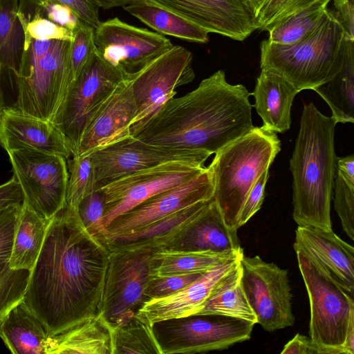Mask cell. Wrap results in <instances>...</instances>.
Returning <instances> with one entry per match:
<instances>
[{
  "mask_svg": "<svg viewBox=\"0 0 354 354\" xmlns=\"http://www.w3.org/2000/svg\"><path fill=\"white\" fill-rule=\"evenodd\" d=\"M50 219L40 216L22 202L8 263L10 268L29 272L32 269L41 252Z\"/></svg>",
  "mask_w": 354,
  "mask_h": 354,
  "instance_id": "28",
  "label": "cell"
},
{
  "mask_svg": "<svg viewBox=\"0 0 354 354\" xmlns=\"http://www.w3.org/2000/svg\"><path fill=\"white\" fill-rule=\"evenodd\" d=\"M37 6L45 3H59L71 8L80 20L94 29L100 24L99 8L89 0H31Z\"/></svg>",
  "mask_w": 354,
  "mask_h": 354,
  "instance_id": "46",
  "label": "cell"
},
{
  "mask_svg": "<svg viewBox=\"0 0 354 354\" xmlns=\"http://www.w3.org/2000/svg\"><path fill=\"white\" fill-rule=\"evenodd\" d=\"M99 9L107 10L116 7H124L138 0H89Z\"/></svg>",
  "mask_w": 354,
  "mask_h": 354,
  "instance_id": "51",
  "label": "cell"
},
{
  "mask_svg": "<svg viewBox=\"0 0 354 354\" xmlns=\"http://www.w3.org/2000/svg\"><path fill=\"white\" fill-rule=\"evenodd\" d=\"M0 1H1V0H0Z\"/></svg>",
  "mask_w": 354,
  "mask_h": 354,
  "instance_id": "53",
  "label": "cell"
},
{
  "mask_svg": "<svg viewBox=\"0 0 354 354\" xmlns=\"http://www.w3.org/2000/svg\"><path fill=\"white\" fill-rule=\"evenodd\" d=\"M328 10L327 5H317L292 15L268 31V41L289 46L304 39L324 21Z\"/></svg>",
  "mask_w": 354,
  "mask_h": 354,
  "instance_id": "34",
  "label": "cell"
},
{
  "mask_svg": "<svg viewBox=\"0 0 354 354\" xmlns=\"http://www.w3.org/2000/svg\"><path fill=\"white\" fill-rule=\"evenodd\" d=\"M205 165L171 160L113 179L97 189L105 194L102 223L105 228L119 215L147 198L176 187L199 174Z\"/></svg>",
  "mask_w": 354,
  "mask_h": 354,
  "instance_id": "14",
  "label": "cell"
},
{
  "mask_svg": "<svg viewBox=\"0 0 354 354\" xmlns=\"http://www.w3.org/2000/svg\"><path fill=\"white\" fill-rule=\"evenodd\" d=\"M243 254L203 273L196 281L170 295L148 299L136 315L152 326L159 321L197 314L213 290L239 266Z\"/></svg>",
  "mask_w": 354,
  "mask_h": 354,
  "instance_id": "20",
  "label": "cell"
},
{
  "mask_svg": "<svg viewBox=\"0 0 354 354\" xmlns=\"http://www.w3.org/2000/svg\"><path fill=\"white\" fill-rule=\"evenodd\" d=\"M68 160V180L66 205L77 211L80 202L97 189L93 166L89 156Z\"/></svg>",
  "mask_w": 354,
  "mask_h": 354,
  "instance_id": "38",
  "label": "cell"
},
{
  "mask_svg": "<svg viewBox=\"0 0 354 354\" xmlns=\"http://www.w3.org/2000/svg\"><path fill=\"white\" fill-rule=\"evenodd\" d=\"M333 15L344 28L349 39L354 41V0H332Z\"/></svg>",
  "mask_w": 354,
  "mask_h": 354,
  "instance_id": "48",
  "label": "cell"
},
{
  "mask_svg": "<svg viewBox=\"0 0 354 354\" xmlns=\"http://www.w3.org/2000/svg\"><path fill=\"white\" fill-rule=\"evenodd\" d=\"M112 333L98 314L47 338L45 354H112Z\"/></svg>",
  "mask_w": 354,
  "mask_h": 354,
  "instance_id": "26",
  "label": "cell"
},
{
  "mask_svg": "<svg viewBox=\"0 0 354 354\" xmlns=\"http://www.w3.org/2000/svg\"><path fill=\"white\" fill-rule=\"evenodd\" d=\"M21 204L0 209V271L8 265Z\"/></svg>",
  "mask_w": 354,
  "mask_h": 354,
  "instance_id": "44",
  "label": "cell"
},
{
  "mask_svg": "<svg viewBox=\"0 0 354 354\" xmlns=\"http://www.w3.org/2000/svg\"><path fill=\"white\" fill-rule=\"evenodd\" d=\"M130 74L109 64L95 50L50 121L64 136L72 156L90 120Z\"/></svg>",
  "mask_w": 354,
  "mask_h": 354,
  "instance_id": "8",
  "label": "cell"
},
{
  "mask_svg": "<svg viewBox=\"0 0 354 354\" xmlns=\"http://www.w3.org/2000/svg\"><path fill=\"white\" fill-rule=\"evenodd\" d=\"M293 247L315 259L354 294V248L333 230L298 225Z\"/></svg>",
  "mask_w": 354,
  "mask_h": 354,
  "instance_id": "22",
  "label": "cell"
},
{
  "mask_svg": "<svg viewBox=\"0 0 354 354\" xmlns=\"http://www.w3.org/2000/svg\"><path fill=\"white\" fill-rule=\"evenodd\" d=\"M192 60L189 50L181 46H173L131 73V90L136 106L131 127L132 136L162 104L175 97L178 87L194 80Z\"/></svg>",
  "mask_w": 354,
  "mask_h": 354,
  "instance_id": "12",
  "label": "cell"
},
{
  "mask_svg": "<svg viewBox=\"0 0 354 354\" xmlns=\"http://www.w3.org/2000/svg\"><path fill=\"white\" fill-rule=\"evenodd\" d=\"M268 171L269 169L266 170L260 176L247 196L239 216V228L245 225L261 209L269 177Z\"/></svg>",
  "mask_w": 354,
  "mask_h": 354,
  "instance_id": "45",
  "label": "cell"
},
{
  "mask_svg": "<svg viewBox=\"0 0 354 354\" xmlns=\"http://www.w3.org/2000/svg\"><path fill=\"white\" fill-rule=\"evenodd\" d=\"M171 11L208 33L243 41L257 30L245 0H145Z\"/></svg>",
  "mask_w": 354,
  "mask_h": 354,
  "instance_id": "18",
  "label": "cell"
},
{
  "mask_svg": "<svg viewBox=\"0 0 354 354\" xmlns=\"http://www.w3.org/2000/svg\"><path fill=\"white\" fill-rule=\"evenodd\" d=\"M243 252L189 251L162 249L155 251L151 259V275L168 276L204 273Z\"/></svg>",
  "mask_w": 354,
  "mask_h": 354,
  "instance_id": "29",
  "label": "cell"
},
{
  "mask_svg": "<svg viewBox=\"0 0 354 354\" xmlns=\"http://www.w3.org/2000/svg\"><path fill=\"white\" fill-rule=\"evenodd\" d=\"M106 197L97 189L86 196L79 204L77 213L86 230L95 237L104 234L106 228L102 218L104 214Z\"/></svg>",
  "mask_w": 354,
  "mask_h": 354,
  "instance_id": "42",
  "label": "cell"
},
{
  "mask_svg": "<svg viewBox=\"0 0 354 354\" xmlns=\"http://www.w3.org/2000/svg\"><path fill=\"white\" fill-rule=\"evenodd\" d=\"M71 41L53 40L50 49L37 57L23 50L16 74L15 107L46 120L53 118L73 83Z\"/></svg>",
  "mask_w": 354,
  "mask_h": 354,
  "instance_id": "7",
  "label": "cell"
},
{
  "mask_svg": "<svg viewBox=\"0 0 354 354\" xmlns=\"http://www.w3.org/2000/svg\"><path fill=\"white\" fill-rule=\"evenodd\" d=\"M0 146L6 151L32 149L72 156L71 148L60 131L50 121L26 114L15 107L0 112Z\"/></svg>",
  "mask_w": 354,
  "mask_h": 354,
  "instance_id": "21",
  "label": "cell"
},
{
  "mask_svg": "<svg viewBox=\"0 0 354 354\" xmlns=\"http://www.w3.org/2000/svg\"><path fill=\"white\" fill-rule=\"evenodd\" d=\"M295 251L310 303V337L319 354H346L344 346L354 320V294L315 259Z\"/></svg>",
  "mask_w": 354,
  "mask_h": 354,
  "instance_id": "6",
  "label": "cell"
},
{
  "mask_svg": "<svg viewBox=\"0 0 354 354\" xmlns=\"http://www.w3.org/2000/svg\"><path fill=\"white\" fill-rule=\"evenodd\" d=\"M207 167L189 180L157 194L119 215L106 228L109 234L135 231L179 210L213 198Z\"/></svg>",
  "mask_w": 354,
  "mask_h": 354,
  "instance_id": "17",
  "label": "cell"
},
{
  "mask_svg": "<svg viewBox=\"0 0 354 354\" xmlns=\"http://www.w3.org/2000/svg\"><path fill=\"white\" fill-rule=\"evenodd\" d=\"M328 104L335 123L354 122V43L340 71L331 79L313 88Z\"/></svg>",
  "mask_w": 354,
  "mask_h": 354,
  "instance_id": "31",
  "label": "cell"
},
{
  "mask_svg": "<svg viewBox=\"0 0 354 354\" xmlns=\"http://www.w3.org/2000/svg\"><path fill=\"white\" fill-rule=\"evenodd\" d=\"M154 250L110 251L99 315L112 331L147 301L145 288Z\"/></svg>",
  "mask_w": 354,
  "mask_h": 354,
  "instance_id": "10",
  "label": "cell"
},
{
  "mask_svg": "<svg viewBox=\"0 0 354 354\" xmlns=\"http://www.w3.org/2000/svg\"><path fill=\"white\" fill-rule=\"evenodd\" d=\"M241 248L237 230L226 225L212 198L165 249L225 252Z\"/></svg>",
  "mask_w": 354,
  "mask_h": 354,
  "instance_id": "24",
  "label": "cell"
},
{
  "mask_svg": "<svg viewBox=\"0 0 354 354\" xmlns=\"http://www.w3.org/2000/svg\"><path fill=\"white\" fill-rule=\"evenodd\" d=\"M97 189L132 172L171 160H183L204 165L208 157L198 152L170 149L144 142L133 136L101 148L88 155Z\"/></svg>",
  "mask_w": 354,
  "mask_h": 354,
  "instance_id": "16",
  "label": "cell"
},
{
  "mask_svg": "<svg viewBox=\"0 0 354 354\" xmlns=\"http://www.w3.org/2000/svg\"><path fill=\"white\" fill-rule=\"evenodd\" d=\"M24 195L15 176L0 185V209L10 205L21 204Z\"/></svg>",
  "mask_w": 354,
  "mask_h": 354,
  "instance_id": "49",
  "label": "cell"
},
{
  "mask_svg": "<svg viewBox=\"0 0 354 354\" xmlns=\"http://www.w3.org/2000/svg\"><path fill=\"white\" fill-rule=\"evenodd\" d=\"M24 195V202L50 219L66 205L68 170L62 156L32 149L7 152Z\"/></svg>",
  "mask_w": 354,
  "mask_h": 354,
  "instance_id": "11",
  "label": "cell"
},
{
  "mask_svg": "<svg viewBox=\"0 0 354 354\" xmlns=\"http://www.w3.org/2000/svg\"><path fill=\"white\" fill-rule=\"evenodd\" d=\"M110 250L66 205L50 221L21 301L48 337L100 313Z\"/></svg>",
  "mask_w": 354,
  "mask_h": 354,
  "instance_id": "1",
  "label": "cell"
},
{
  "mask_svg": "<svg viewBox=\"0 0 354 354\" xmlns=\"http://www.w3.org/2000/svg\"><path fill=\"white\" fill-rule=\"evenodd\" d=\"M203 273L176 274L168 276L151 275L145 288L147 300L170 295L187 286Z\"/></svg>",
  "mask_w": 354,
  "mask_h": 354,
  "instance_id": "43",
  "label": "cell"
},
{
  "mask_svg": "<svg viewBox=\"0 0 354 354\" xmlns=\"http://www.w3.org/2000/svg\"><path fill=\"white\" fill-rule=\"evenodd\" d=\"M123 8L141 22L162 35L202 44L209 40L208 32L200 26L147 1L138 0Z\"/></svg>",
  "mask_w": 354,
  "mask_h": 354,
  "instance_id": "30",
  "label": "cell"
},
{
  "mask_svg": "<svg viewBox=\"0 0 354 354\" xmlns=\"http://www.w3.org/2000/svg\"><path fill=\"white\" fill-rule=\"evenodd\" d=\"M197 314L217 315L257 324L242 286L240 264L213 290Z\"/></svg>",
  "mask_w": 354,
  "mask_h": 354,
  "instance_id": "32",
  "label": "cell"
},
{
  "mask_svg": "<svg viewBox=\"0 0 354 354\" xmlns=\"http://www.w3.org/2000/svg\"><path fill=\"white\" fill-rule=\"evenodd\" d=\"M3 67L2 66V64L0 62V112L1 111L2 109L3 108V93H2V89H1V74H2V70Z\"/></svg>",
  "mask_w": 354,
  "mask_h": 354,
  "instance_id": "52",
  "label": "cell"
},
{
  "mask_svg": "<svg viewBox=\"0 0 354 354\" xmlns=\"http://www.w3.org/2000/svg\"><path fill=\"white\" fill-rule=\"evenodd\" d=\"M17 0L0 1V62L16 74L23 49L24 30Z\"/></svg>",
  "mask_w": 354,
  "mask_h": 354,
  "instance_id": "33",
  "label": "cell"
},
{
  "mask_svg": "<svg viewBox=\"0 0 354 354\" xmlns=\"http://www.w3.org/2000/svg\"><path fill=\"white\" fill-rule=\"evenodd\" d=\"M211 200L179 210L139 230L119 234L104 233L97 238L110 251L165 249Z\"/></svg>",
  "mask_w": 354,
  "mask_h": 354,
  "instance_id": "23",
  "label": "cell"
},
{
  "mask_svg": "<svg viewBox=\"0 0 354 354\" xmlns=\"http://www.w3.org/2000/svg\"><path fill=\"white\" fill-rule=\"evenodd\" d=\"M131 75L123 80L88 122L75 153L88 156L132 136L131 127L136 113Z\"/></svg>",
  "mask_w": 354,
  "mask_h": 354,
  "instance_id": "19",
  "label": "cell"
},
{
  "mask_svg": "<svg viewBox=\"0 0 354 354\" xmlns=\"http://www.w3.org/2000/svg\"><path fill=\"white\" fill-rule=\"evenodd\" d=\"M250 95L245 86L229 84L224 71H217L192 91L167 101L132 136L209 158L254 127Z\"/></svg>",
  "mask_w": 354,
  "mask_h": 354,
  "instance_id": "2",
  "label": "cell"
},
{
  "mask_svg": "<svg viewBox=\"0 0 354 354\" xmlns=\"http://www.w3.org/2000/svg\"><path fill=\"white\" fill-rule=\"evenodd\" d=\"M255 324L217 315L194 314L162 320L152 330L162 354L223 350L248 340Z\"/></svg>",
  "mask_w": 354,
  "mask_h": 354,
  "instance_id": "9",
  "label": "cell"
},
{
  "mask_svg": "<svg viewBox=\"0 0 354 354\" xmlns=\"http://www.w3.org/2000/svg\"><path fill=\"white\" fill-rule=\"evenodd\" d=\"M112 354H162L152 326L135 315L112 331Z\"/></svg>",
  "mask_w": 354,
  "mask_h": 354,
  "instance_id": "35",
  "label": "cell"
},
{
  "mask_svg": "<svg viewBox=\"0 0 354 354\" xmlns=\"http://www.w3.org/2000/svg\"><path fill=\"white\" fill-rule=\"evenodd\" d=\"M18 15L24 30V37L39 40H73V31L42 17L39 12H36L30 21L24 17L20 8Z\"/></svg>",
  "mask_w": 354,
  "mask_h": 354,
  "instance_id": "41",
  "label": "cell"
},
{
  "mask_svg": "<svg viewBox=\"0 0 354 354\" xmlns=\"http://www.w3.org/2000/svg\"><path fill=\"white\" fill-rule=\"evenodd\" d=\"M299 92L281 76L261 69L251 95L254 97V106L262 119V127L275 133L289 130L292 102Z\"/></svg>",
  "mask_w": 354,
  "mask_h": 354,
  "instance_id": "25",
  "label": "cell"
},
{
  "mask_svg": "<svg viewBox=\"0 0 354 354\" xmlns=\"http://www.w3.org/2000/svg\"><path fill=\"white\" fill-rule=\"evenodd\" d=\"M39 8L46 12L51 21L73 31L80 23V19L71 8L59 3H45Z\"/></svg>",
  "mask_w": 354,
  "mask_h": 354,
  "instance_id": "47",
  "label": "cell"
},
{
  "mask_svg": "<svg viewBox=\"0 0 354 354\" xmlns=\"http://www.w3.org/2000/svg\"><path fill=\"white\" fill-rule=\"evenodd\" d=\"M241 283L257 323L269 332L295 324L288 272L259 256L240 259Z\"/></svg>",
  "mask_w": 354,
  "mask_h": 354,
  "instance_id": "13",
  "label": "cell"
},
{
  "mask_svg": "<svg viewBox=\"0 0 354 354\" xmlns=\"http://www.w3.org/2000/svg\"><path fill=\"white\" fill-rule=\"evenodd\" d=\"M0 338L14 354H45L46 332L38 319L21 303L0 324Z\"/></svg>",
  "mask_w": 354,
  "mask_h": 354,
  "instance_id": "27",
  "label": "cell"
},
{
  "mask_svg": "<svg viewBox=\"0 0 354 354\" xmlns=\"http://www.w3.org/2000/svg\"><path fill=\"white\" fill-rule=\"evenodd\" d=\"M281 354H319V351L310 337L297 333L284 346Z\"/></svg>",
  "mask_w": 354,
  "mask_h": 354,
  "instance_id": "50",
  "label": "cell"
},
{
  "mask_svg": "<svg viewBox=\"0 0 354 354\" xmlns=\"http://www.w3.org/2000/svg\"><path fill=\"white\" fill-rule=\"evenodd\" d=\"M94 32L93 28L81 21L73 31V37L70 48L73 83L91 61L96 50Z\"/></svg>",
  "mask_w": 354,
  "mask_h": 354,
  "instance_id": "40",
  "label": "cell"
},
{
  "mask_svg": "<svg viewBox=\"0 0 354 354\" xmlns=\"http://www.w3.org/2000/svg\"><path fill=\"white\" fill-rule=\"evenodd\" d=\"M29 271L13 270L6 266L0 271V324L23 299Z\"/></svg>",
  "mask_w": 354,
  "mask_h": 354,
  "instance_id": "39",
  "label": "cell"
},
{
  "mask_svg": "<svg viewBox=\"0 0 354 354\" xmlns=\"http://www.w3.org/2000/svg\"><path fill=\"white\" fill-rule=\"evenodd\" d=\"M336 123L313 102L304 104L290 170L293 219L299 226L332 230L330 204L336 174Z\"/></svg>",
  "mask_w": 354,
  "mask_h": 354,
  "instance_id": "3",
  "label": "cell"
},
{
  "mask_svg": "<svg viewBox=\"0 0 354 354\" xmlns=\"http://www.w3.org/2000/svg\"><path fill=\"white\" fill-rule=\"evenodd\" d=\"M99 55L109 64L128 73H135L173 47L164 35L128 24L118 17L95 28Z\"/></svg>",
  "mask_w": 354,
  "mask_h": 354,
  "instance_id": "15",
  "label": "cell"
},
{
  "mask_svg": "<svg viewBox=\"0 0 354 354\" xmlns=\"http://www.w3.org/2000/svg\"><path fill=\"white\" fill-rule=\"evenodd\" d=\"M280 150L277 133L254 127L215 153L207 167L214 186L213 198L230 228L239 229L238 219L247 196Z\"/></svg>",
  "mask_w": 354,
  "mask_h": 354,
  "instance_id": "5",
  "label": "cell"
},
{
  "mask_svg": "<svg viewBox=\"0 0 354 354\" xmlns=\"http://www.w3.org/2000/svg\"><path fill=\"white\" fill-rule=\"evenodd\" d=\"M334 207L343 230L354 239V155L337 158Z\"/></svg>",
  "mask_w": 354,
  "mask_h": 354,
  "instance_id": "36",
  "label": "cell"
},
{
  "mask_svg": "<svg viewBox=\"0 0 354 354\" xmlns=\"http://www.w3.org/2000/svg\"><path fill=\"white\" fill-rule=\"evenodd\" d=\"M257 30L269 31L284 20L313 6L328 5L332 0H245Z\"/></svg>",
  "mask_w": 354,
  "mask_h": 354,
  "instance_id": "37",
  "label": "cell"
},
{
  "mask_svg": "<svg viewBox=\"0 0 354 354\" xmlns=\"http://www.w3.org/2000/svg\"><path fill=\"white\" fill-rule=\"evenodd\" d=\"M353 43L329 8L321 25L297 43L280 46L262 41L261 69L278 74L299 91L313 89L340 71Z\"/></svg>",
  "mask_w": 354,
  "mask_h": 354,
  "instance_id": "4",
  "label": "cell"
}]
</instances>
